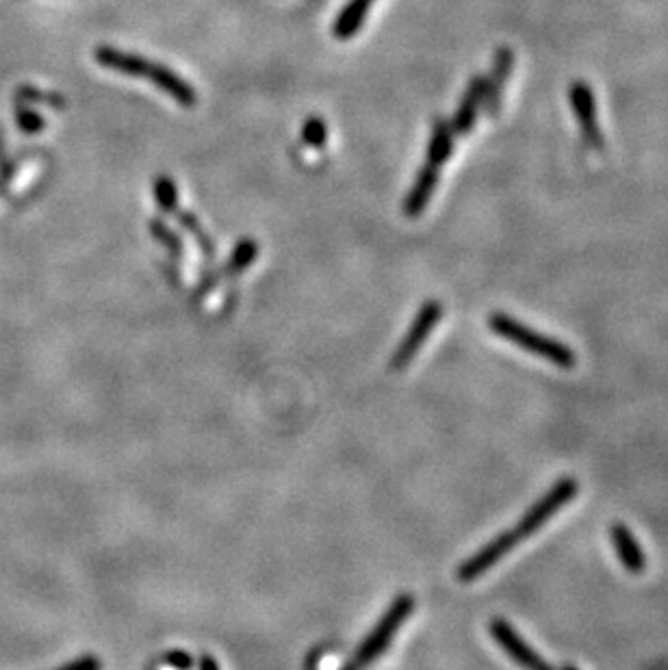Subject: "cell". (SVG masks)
<instances>
[{
	"instance_id": "cell-23",
	"label": "cell",
	"mask_w": 668,
	"mask_h": 670,
	"mask_svg": "<svg viewBox=\"0 0 668 670\" xmlns=\"http://www.w3.org/2000/svg\"><path fill=\"white\" fill-rule=\"evenodd\" d=\"M562 670H578V668H573V666H564Z\"/></svg>"
},
{
	"instance_id": "cell-14",
	"label": "cell",
	"mask_w": 668,
	"mask_h": 670,
	"mask_svg": "<svg viewBox=\"0 0 668 670\" xmlns=\"http://www.w3.org/2000/svg\"><path fill=\"white\" fill-rule=\"evenodd\" d=\"M454 140H456V132L454 129H451V122H447L445 117L434 120V126H432V137L428 143L430 165L441 167L450 161L451 152H454Z\"/></svg>"
},
{
	"instance_id": "cell-3",
	"label": "cell",
	"mask_w": 668,
	"mask_h": 670,
	"mask_svg": "<svg viewBox=\"0 0 668 670\" xmlns=\"http://www.w3.org/2000/svg\"><path fill=\"white\" fill-rule=\"evenodd\" d=\"M578 493H579L578 479H573V478L558 479V482L553 484L552 488H549L547 493H544L543 497L521 516V521H518L515 528H512L518 542L529 539V536H534L538 530L544 528V525L552 521L553 514H558L564 505L571 504V501L578 497Z\"/></svg>"
},
{
	"instance_id": "cell-16",
	"label": "cell",
	"mask_w": 668,
	"mask_h": 670,
	"mask_svg": "<svg viewBox=\"0 0 668 670\" xmlns=\"http://www.w3.org/2000/svg\"><path fill=\"white\" fill-rule=\"evenodd\" d=\"M256 254H259V245H256L252 239H241V242L237 243V248L233 250V254H230L228 263H226V274L235 276L239 274V271L248 269L252 263L256 260Z\"/></svg>"
},
{
	"instance_id": "cell-2",
	"label": "cell",
	"mask_w": 668,
	"mask_h": 670,
	"mask_svg": "<svg viewBox=\"0 0 668 670\" xmlns=\"http://www.w3.org/2000/svg\"><path fill=\"white\" fill-rule=\"evenodd\" d=\"M415 610V597L413 595H402L398 597L390 607L384 614L382 618L378 621V625L372 629L367 638H364L361 647L356 649L352 659L343 666L341 670H364L367 666H372L376 659L382 656L384 651L389 649V644L393 642L395 633L399 632V627L408 621V616Z\"/></svg>"
},
{
	"instance_id": "cell-19",
	"label": "cell",
	"mask_w": 668,
	"mask_h": 670,
	"mask_svg": "<svg viewBox=\"0 0 668 670\" xmlns=\"http://www.w3.org/2000/svg\"><path fill=\"white\" fill-rule=\"evenodd\" d=\"M150 233L157 237V242H161L166 248L169 250V252L174 254V259H178L183 254V245H181V239L176 237V234L169 230L166 224L161 222V219H152L150 222Z\"/></svg>"
},
{
	"instance_id": "cell-13",
	"label": "cell",
	"mask_w": 668,
	"mask_h": 670,
	"mask_svg": "<svg viewBox=\"0 0 668 670\" xmlns=\"http://www.w3.org/2000/svg\"><path fill=\"white\" fill-rule=\"evenodd\" d=\"M96 61L102 68L120 72L126 76H148L152 70V64L148 59L137 57V55L122 53V50L111 48V46H98Z\"/></svg>"
},
{
	"instance_id": "cell-17",
	"label": "cell",
	"mask_w": 668,
	"mask_h": 670,
	"mask_svg": "<svg viewBox=\"0 0 668 670\" xmlns=\"http://www.w3.org/2000/svg\"><path fill=\"white\" fill-rule=\"evenodd\" d=\"M154 200L157 207L163 213H176L178 211V189L174 185L172 178L158 176L154 181Z\"/></svg>"
},
{
	"instance_id": "cell-12",
	"label": "cell",
	"mask_w": 668,
	"mask_h": 670,
	"mask_svg": "<svg viewBox=\"0 0 668 670\" xmlns=\"http://www.w3.org/2000/svg\"><path fill=\"white\" fill-rule=\"evenodd\" d=\"M610 536H612L616 556H619L621 564L625 566V571L631 572V575H640V572H645L647 556H645V551L640 549L638 540H636L634 534H631V530L623 523H614L612 530H610Z\"/></svg>"
},
{
	"instance_id": "cell-4",
	"label": "cell",
	"mask_w": 668,
	"mask_h": 670,
	"mask_svg": "<svg viewBox=\"0 0 668 670\" xmlns=\"http://www.w3.org/2000/svg\"><path fill=\"white\" fill-rule=\"evenodd\" d=\"M441 317H443V304H441V301L432 300L421 306L417 317L413 319V326L406 332L402 343H399L393 358H390V369H406V367L410 365V360H413V358L417 356V352L424 347L430 332L436 328Z\"/></svg>"
},
{
	"instance_id": "cell-8",
	"label": "cell",
	"mask_w": 668,
	"mask_h": 670,
	"mask_svg": "<svg viewBox=\"0 0 668 670\" xmlns=\"http://www.w3.org/2000/svg\"><path fill=\"white\" fill-rule=\"evenodd\" d=\"M512 70H515V53L508 46H500L495 53V61H492L491 76L486 79V89H484V106L486 114L491 117H497L501 111V96L506 89L508 81H510Z\"/></svg>"
},
{
	"instance_id": "cell-7",
	"label": "cell",
	"mask_w": 668,
	"mask_h": 670,
	"mask_svg": "<svg viewBox=\"0 0 668 670\" xmlns=\"http://www.w3.org/2000/svg\"><path fill=\"white\" fill-rule=\"evenodd\" d=\"M488 629H491V636L495 638V642L506 651V656L515 659L518 666L527 670H552L543 662L541 656L518 636L508 621H503V618H492Z\"/></svg>"
},
{
	"instance_id": "cell-18",
	"label": "cell",
	"mask_w": 668,
	"mask_h": 670,
	"mask_svg": "<svg viewBox=\"0 0 668 670\" xmlns=\"http://www.w3.org/2000/svg\"><path fill=\"white\" fill-rule=\"evenodd\" d=\"M178 222H181V226L184 230H189V233L193 234V239H195V242H198L200 250H202V252L207 254V259H213L215 245L207 237V233H204L202 226H200V224H198V217H195V215H192V213H178Z\"/></svg>"
},
{
	"instance_id": "cell-15",
	"label": "cell",
	"mask_w": 668,
	"mask_h": 670,
	"mask_svg": "<svg viewBox=\"0 0 668 670\" xmlns=\"http://www.w3.org/2000/svg\"><path fill=\"white\" fill-rule=\"evenodd\" d=\"M373 4V0H352L341 15H338L337 24H334V35L338 39H349L356 35V30L361 29L364 15H367L369 7Z\"/></svg>"
},
{
	"instance_id": "cell-6",
	"label": "cell",
	"mask_w": 668,
	"mask_h": 670,
	"mask_svg": "<svg viewBox=\"0 0 668 670\" xmlns=\"http://www.w3.org/2000/svg\"><path fill=\"white\" fill-rule=\"evenodd\" d=\"M517 545H518V539L515 531L512 530L501 531L500 536H495V539L488 542V545L482 547L475 556H471L469 560L462 562L456 575H458L460 581L469 584V581H474L477 580V577H482L484 572L491 571L492 566H495L501 557H506L508 554H510Z\"/></svg>"
},
{
	"instance_id": "cell-21",
	"label": "cell",
	"mask_w": 668,
	"mask_h": 670,
	"mask_svg": "<svg viewBox=\"0 0 668 670\" xmlns=\"http://www.w3.org/2000/svg\"><path fill=\"white\" fill-rule=\"evenodd\" d=\"M166 664H169V666L178 668V670H192L193 666V659L189 653L184 651H169L166 656Z\"/></svg>"
},
{
	"instance_id": "cell-20",
	"label": "cell",
	"mask_w": 668,
	"mask_h": 670,
	"mask_svg": "<svg viewBox=\"0 0 668 670\" xmlns=\"http://www.w3.org/2000/svg\"><path fill=\"white\" fill-rule=\"evenodd\" d=\"M302 140H304L306 146L311 148H321L323 143L328 140V131L326 124L320 120V117H308L304 129H302Z\"/></svg>"
},
{
	"instance_id": "cell-11",
	"label": "cell",
	"mask_w": 668,
	"mask_h": 670,
	"mask_svg": "<svg viewBox=\"0 0 668 670\" xmlns=\"http://www.w3.org/2000/svg\"><path fill=\"white\" fill-rule=\"evenodd\" d=\"M148 79H150L158 89L166 91L174 102H178V105L184 106V109H192V106H195V102H198V94H195L193 87L189 85L184 79H181L176 72L166 68V65L152 64V70H150V74H148Z\"/></svg>"
},
{
	"instance_id": "cell-5",
	"label": "cell",
	"mask_w": 668,
	"mask_h": 670,
	"mask_svg": "<svg viewBox=\"0 0 668 670\" xmlns=\"http://www.w3.org/2000/svg\"><path fill=\"white\" fill-rule=\"evenodd\" d=\"M569 102L575 117H578L579 131H582V140L588 148L599 150L604 148V135H601V126L597 120V102H595V91L586 81H573L569 87Z\"/></svg>"
},
{
	"instance_id": "cell-1",
	"label": "cell",
	"mask_w": 668,
	"mask_h": 670,
	"mask_svg": "<svg viewBox=\"0 0 668 670\" xmlns=\"http://www.w3.org/2000/svg\"><path fill=\"white\" fill-rule=\"evenodd\" d=\"M488 328L495 332L497 336H501V339L515 343L517 347L529 352V354L544 358V360L560 367V369H573L575 362H578V356L573 354L571 347L564 345L562 341L527 328L526 324L512 319L510 315L492 313L488 317Z\"/></svg>"
},
{
	"instance_id": "cell-10",
	"label": "cell",
	"mask_w": 668,
	"mask_h": 670,
	"mask_svg": "<svg viewBox=\"0 0 668 670\" xmlns=\"http://www.w3.org/2000/svg\"><path fill=\"white\" fill-rule=\"evenodd\" d=\"M439 181H441V167L425 163V165L419 170L417 178H415L413 187H410L408 196H406V200H404V213L408 215V217H419V215L425 211L432 193L436 191Z\"/></svg>"
},
{
	"instance_id": "cell-9",
	"label": "cell",
	"mask_w": 668,
	"mask_h": 670,
	"mask_svg": "<svg viewBox=\"0 0 668 670\" xmlns=\"http://www.w3.org/2000/svg\"><path fill=\"white\" fill-rule=\"evenodd\" d=\"M484 89H486V76H474L467 85L462 100L456 109L454 120H451V129L456 135H467L474 131L477 115H480L482 105H484Z\"/></svg>"
},
{
	"instance_id": "cell-22",
	"label": "cell",
	"mask_w": 668,
	"mask_h": 670,
	"mask_svg": "<svg viewBox=\"0 0 668 670\" xmlns=\"http://www.w3.org/2000/svg\"><path fill=\"white\" fill-rule=\"evenodd\" d=\"M200 670H219V668H218V662H215L213 657L204 656L202 659H200Z\"/></svg>"
}]
</instances>
